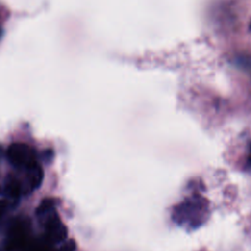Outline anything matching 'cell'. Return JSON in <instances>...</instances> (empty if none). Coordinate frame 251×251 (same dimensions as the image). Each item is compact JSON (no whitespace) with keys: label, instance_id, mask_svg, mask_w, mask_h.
Returning <instances> with one entry per match:
<instances>
[{"label":"cell","instance_id":"9c48e42d","mask_svg":"<svg viewBox=\"0 0 251 251\" xmlns=\"http://www.w3.org/2000/svg\"><path fill=\"white\" fill-rule=\"evenodd\" d=\"M248 162H249V164L251 165V147H250V154H249V156H248Z\"/></svg>","mask_w":251,"mask_h":251},{"label":"cell","instance_id":"6da1fadb","mask_svg":"<svg viewBox=\"0 0 251 251\" xmlns=\"http://www.w3.org/2000/svg\"><path fill=\"white\" fill-rule=\"evenodd\" d=\"M7 156L10 163L15 167H25L27 169L35 164L32 149L25 143L17 142L11 144L8 148Z\"/></svg>","mask_w":251,"mask_h":251},{"label":"cell","instance_id":"7c38bea8","mask_svg":"<svg viewBox=\"0 0 251 251\" xmlns=\"http://www.w3.org/2000/svg\"><path fill=\"white\" fill-rule=\"evenodd\" d=\"M248 28H249V30L251 31V22H250V24H249V27H248Z\"/></svg>","mask_w":251,"mask_h":251},{"label":"cell","instance_id":"8fae6325","mask_svg":"<svg viewBox=\"0 0 251 251\" xmlns=\"http://www.w3.org/2000/svg\"><path fill=\"white\" fill-rule=\"evenodd\" d=\"M36 251H48V250H46V249H38Z\"/></svg>","mask_w":251,"mask_h":251},{"label":"cell","instance_id":"277c9868","mask_svg":"<svg viewBox=\"0 0 251 251\" xmlns=\"http://www.w3.org/2000/svg\"><path fill=\"white\" fill-rule=\"evenodd\" d=\"M28 170V183L31 189H36L40 186L43 179V171L39 165L36 163L31 167L27 168Z\"/></svg>","mask_w":251,"mask_h":251},{"label":"cell","instance_id":"8992f818","mask_svg":"<svg viewBox=\"0 0 251 251\" xmlns=\"http://www.w3.org/2000/svg\"><path fill=\"white\" fill-rule=\"evenodd\" d=\"M54 201L53 199H44L40 205L38 206L37 208V214L39 215H42V214H45L47 213L49 210H51L53 207H54Z\"/></svg>","mask_w":251,"mask_h":251},{"label":"cell","instance_id":"7a4b0ae2","mask_svg":"<svg viewBox=\"0 0 251 251\" xmlns=\"http://www.w3.org/2000/svg\"><path fill=\"white\" fill-rule=\"evenodd\" d=\"M46 232L48 234V237L55 242L65 240L68 234L67 227L63 225V223L57 216H51L47 220Z\"/></svg>","mask_w":251,"mask_h":251},{"label":"cell","instance_id":"52a82bcc","mask_svg":"<svg viewBox=\"0 0 251 251\" xmlns=\"http://www.w3.org/2000/svg\"><path fill=\"white\" fill-rule=\"evenodd\" d=\"M76 248L75 241L74 239H69L67 240L61 247L60 251H75Z\"/></svg>","mask_w":251,"mask_h":251},{"label":"cell","instance_id":"ba28073f","mask_svg":"<svg viewBox=\"0 0 251 251\" xmlns=\"http://www.w3.org/2000/svg\"><path fill=\"white\" fill-rule=\"evenodd\" d=\"M6 208H7V203H6V201L0 200V217L2 216V214L4 213V211L6 210Z\"/></svg>","mask_w":251,"mask_h":251},{"label":"cell","instance_id":"30bf717a","mask_svg":"<svg viewBox=\"0 0 251 251\" xmlns=\"http://www.w3.org/2000/svg\"><path fill=\"white\" fill-rule=\"evenodd\" d=\"M2 34H3V29L0 27V38L2 37Z\"/></svg>","mask_w":251,"mask_h":251},{"label":"cell","instance_id":"5b68a950","mask_svg":"<svg viewBox=\"0 0 251 251\" xmlns=\"http://www.w3.org/2000/svg\"><path fill=\"white\" fill-rule=\"evenodd\" d=\"M7 193L12 198H18L21 194V184L17 179H12L7 183Z\"/></svg>","mask_w":251,"mask_h":251},{"label":"cell","instance_id":"3957f363","mask_svg":"<svg viewBox=\"0 0 251 251\" xmlns=\"http://www.w3.org/2000/svg\"><path fill=\"white\" fill-rule=\"evenodd\" d=\"M25 239V225H23V224L15 225L13 229L10 232L9 246L11 248H17L24 243Z\"/></svg>","mask_w":251,"mask_h":251}]
</instances>
